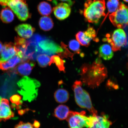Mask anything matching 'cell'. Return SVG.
I'll return each mask as SVG.
<instances>
[{
	"mask_svg": "<svg viewBox=\"0 0 128 128\" xmlns=\"http://www.w3.org/2000/svg\"><path fill=\"white\" fill-rule=\"evenodd\" d=\"M98 58L92 64H84L81 68V80L90 88L98 87L108 76L106 68Z\"/></svg>",
	"mask_w": 128,
	"mask_h": 128,
	"instance_id": "1",
	"label": "cell"
},
{
	"mask_svg": "<svg viewBox=\"0 0 128 128\" xmlns=\"http://www.w3.org/2000/svg\"><path fill=\"white\" fill-rule=\"evenodd\" d=\"M84 7V15L89 23L97 24L106 16L105 0H86Z\"/></svg>",
	"mask_w": 128,
	"mask_h": 128,
	"instance_id": "2",
	"label": "cell"
},
{
	"mask_svg": "<svg viewBox=\"0 0 128 128\" xmlns=\"http://www.w3.org/2000/svg\"><path fill=\"white\" fill-rule=\"evenodd\" d=\"M82 83L80 81L77 80L72 86L76 103L81 108L87 109L92 116H97V111L92 106L89 94L82 88Z\"/></svg>",
	"mask_w": 128,
	"mask_h": 128,
	"instance_id": "3",
	"label": "cell"
},
{
	"mask_svg": "<svg viewBox=\"0 0 128 128\" xmlns=\"http://www.w3.org/2000/svg\"><path fill=\"white\" fill-rule=\"evenodd\" d=\"M94 116L88 117L84 111L78 112L70 111L66 118L70 128H89L92 126Z\"/></svg>",
	"mask_w": 128,
	"mask_h": 128,
	"instance_id": "4",
	"label": "cell"
},
{
	"mask_svg": "<svg viewBox=\"0 0 128 128\" xmlns=\"http://www.w3.org/2000/svg\"><path fill=\"white\" fill-rule=\"evenodd\" d=\"M6 6L12 10L22 21H25L31 17L26 0H8Z\"/></svg>",
	"mask_w": 128,
	"mask_h": 128,
	"instance_id": "5",
	"label": "cell"
},
{
	"mask_svg": "<svg viewBox=\"0 0 128 128\" xmlns=\"http://www.w3.org/2000/svg\"><path fill=\"white\" fill-rule=\"evenodd\" d=\"M109 16L112 24L118 28L128 25V7L122 2H120L117 10Z\"/></svg>",
	"mask_w": 128,
	"mask_h": 128,
	"instance_id": "6",
	"label": "cell"
},
{
	"mask_svg": "<svg viewBox=\"0 0 128 128\" xmlns=\"http://www.w3.org/2000/svg\"><path fill=\"white\" fill-rule=\"evenodd\" d=\"M38 52L51 56L58 54L63 52L61 46H59L52 40L47 38H42L37 43Z\"/></svg>",
	"mask_w": 128,
	"mask_h": 128,
	"instance_id": "7",
	"label": "cell"
},
{
	"mask_svg": "<svg viewBox=\"0 0 128 128\" xmlns=\"http://www.w3.org/2000/svg\"><path fill=\"white\" fill-rule=\"evenodd\" d=\"M108 41L111 45L113 51L120 50L126 44V34L122 29L118 28L113 32L111 38H108Z\"/></svg>",
	"mask_w": 128,
	"mask_h": 128,
	"instance_id": "8",
	"label": "cell"
},
{
	"mask_svg": "<svg viewBox=\"0 0 128 128\" xmlns=\"http://www.w3.org/2000/svg\"><path fill=\"white\" fill-rule=\"evenodd\" d=\"M96 32L93 27L89 26L87 30L84 32L79 31L76 35L77 40L82 46L88 47L91 41L95 39Z\"/></svg>",
	"mask_w": 128,
	"mask_h": 128,
	"instance_id": "9",
	"label": "cell"
},
{
	"mask_svg": "<svg viewBox=\"0 0 128 128\" xmlns=\"http://www.w3.org/2000/svg\"><path fill=\"white\" fill-rule=\"evenodd\" d=\"M69 4L65 2L59 3L53 9L54 15L60 20L68 18L71 14V9Z\"/></svg>",
	"mask_w": 128,
	"mask_h": 128,
	"instance_id": "10",
	"label": "cell"
},
{
	"mask_svg": "<svg viewBox=\"0 0 128 128\" xmlns=\"http://www.w3.org/2000/svg\"><path fill=\"white\" fill-rule=\"evenodd\" d=\"M14 114L11 110L9 100L0 96V122L13 118Z\"/></svg>",
	"mask_w": 128,
	"mask_h": 128,
	"instance_id": "11",
	"label": "cell"
},
{
	"mask_svg": "<svg viewBox=\"0 0 128 128\" xmlns=\"http://www.w3.org/2000/svg\"><path fill=\"white\" fill-rule=\"evenodd\" d=\"M36 63L31 60H28L21 62V63L14 68L13 71L21 76L30 75Z\"/></svg>",
	"mask_w": 128,
	"mask_h": 128,
	"instance_id": "12",
	"label": "cell"
},
{
	"mask_svg": "<svg viewBox=\"0 0 128 128\" xmlns=\"http://www.w3.org/2000/svg\"><path fill=\"white\" fill-rule=\"evenodd\" d=\"M0 62L7 61L17 54L15 44L12 42L5 43L1 52Z\"/></svg>",
	"mask_w": 128,
	"mask_h": 128,
	"instance_id": "13",
	"label": "cell"
},
{
	"mask_svg": "<svg viewBox=\"0 0 128 128\" xmlns=\"http://www.w3.org/2000/svg\"><path fill=\"white\" fill-rule=\"evenodd\" d=\"M15 46L17 50V54L22 58V62L28 60L26 53L28 46V41L18 36L15 38Z\"/></svg>",
	"mask_w": 128,
	"mask_h": 128,
	"instance_id": "14",
	"label": "cell"
},
{
	"mask_svg": "<svg viewBox=\"0 0 128 128\" xmlns=\"http://www.w3.org/2000/svg\"><path fill=\"white\" fill-rule=\"evenodd\" d=\"M15 31L19 36L25 38H31L35 31V28L28 24L19 25L15 28Z\"/></svg>",
	"mask_w": 128,
	"mask_h": 128,
	"instance_id": "15",
	"label": "cell"
},
{
	"mask_svg": "<svg viewBox=\"0 0 128 128\" xmlns=\"http://www.w3.org/2000/svg\"><path fill=\"white\" fill-rule=\"evenodd\" d=\"M112 124L108 116L104 114L102 116H95L92 125L89 128H109Z\"/></svg>",
	"mask_w": 128,
	"mask_h": 128,
	"instance_id": "16",
	"label": "cell"
},
{
	"mask_svg": "<svg viewBox=\"0 0 128 128\" xmlns=\"http://www.w3.org/2000/svg\"><path fill=\"white\" fill-rule=\"evenodd\" d=\"M22 62V59L17 54L7 61L0 62V70L3 71H7L14 68L18 64Z\"/></svg>",
	"mask_w": 128,
	"mask_h": 128,
	"instance_id": "17",
	"label": "cell"
},
{
	"mask_svg": "<svg viewBox=\"0 0 128 128\" xmlns=\"http://www.w3.org/2000/svg\"><path fill=\"white\" fill-rule=\"evenodd\" d=\"M100 56L104 60H109L113 56L114 53L112 47L109 44H104L100 46L99 49Z\"/></svg>",
	"mask_w": 128,
	"mask_h": 128,
	"instance_id": "18",
	"label": "cell"
},
{
	"mask_svg": "<svg viewBox=\"0 0 128 128\" xmlns=\"http://www.w3.org/2000/svg\"><path fill=\"white\" fill-rule=\"evenodd\" d=\"M39 24L41 29L45 31H49L52 30L54 26L52 19L48 16L41 18Z\"/></svg>",
	"mask_w": 128,
	"mask_h": 128,
	"instance_id": "19",
	"label": "cell"
},
{
	"mask_svg": "<svg viewBox=\"0 0 128 128\" xmlns=\"http://www.w3.org/2000/svg\"><path fill=\"white\" fill-rule=\"evenodd\" d=\"M69 108L66 105H60L55 108L54 116L60 120L66 119L69 112Z\"/></svg>",
	"mask_w": 128,
	"mask_h": 128,
	"instance_id": "20",
	"label": "cell"
},
{
	"mask_svg": "<svg viewBox=\"0 0 128 128\" xmlns=\"http://www.w3.org/2000/svg\"><path fill=\"white\" fill-rule=\"evenodd\" d=\"M54 98L56 101L58 103H64L68 102L69 98V94L65 89H60L54 94Z\"/></svg>",
	"mask_w": 128,
	"mask_h": 128,
	"instance_id": "21",
	"label": "cell"
},
{
	"mask_svg": "<svg viewBox=\"0 0 128 128\" xmlns=\"http://www.w3.org/2000/svg\"><path fill=\"white\" fill-rule=\"evenodd\" d=\"M14 17L12 11L9 8H4L0 13V18L5 23H9L12 22L14 20Z\"/></svg>",
	"mask_w": 128,
	"mask_h": 128,
	"instance_id": "22",
	"label": "cell"
},
{
	"mask_svg": "<svg viewBox=\"0 0 128 128\" xmlns=\"http://www.w3.org/2000/svg\"><path fill=\"white\" fill-rule=\"evenodd\" d=\"M38 9L40 14L44 16L50 15L52 11L50 4L45 1L40 2L38 6Z\"/></svg>",
	"mask_w": 128,
	"mask_h": 128,
	"instance_id": "23",
	"label": "cell"
},
{
	"mask_svg": "<svg viewBox=\"0 0 128 128\" xmlns=\"http://www.w3.org/2000/svg\"><path fill=\"white\" fill-rule=\"evenodd\" d=\"M55 63L58 68L59 71L65 72L64 60L60 58V56L57 55H53L51 57L50 61L49 62V66L52 64Z\"/></svg>",
	"mask_w": 128,
	"mask_h": 128,
	"instance_id": "24",
	"label": "cell"
},
{
	"mask_svg": "<svg viewBox=\"0 0 128 128\" xmlns=\"http://www.w3.org/2000/svg\"><path fill=\"white\" fill-rule=\"evenodd\" d=\"M36 60L38 64L42 68H45L49 65L50 58L46 54H40L37 56Z\"/></svg>",
	"mask_w": 128,
	"mask_h": 128,
	"instance_id": "25",
	"label": "cell"
},
{
	"mask_svg": "<svg viewBox=\"0 0 128 128\" xmlns=\"http://www.w3.org/2000/svg\"><path fill=\"white\" fill-rule=\"evenodd\" d=\"M120 3L119 0H108L106 5L108 13L107 15L116 12L119 7Z\"/></svg>",
	"mask_w": 128,
	"mask_h": 128,
	"instance_id": "26",
	"label": "cell"
},
{
	"mask_svg": "<svg viewBox=\"0 0 128 128\" xmlns=\"http://www.w3.org/2000/svg\"><path fill=\"white\" fill-rule=\"evenodd\" d=\"M61 46L63 49V52L58 54L62 58H70L73 60L74 54L68 50L67 48V46L63 42L61 43Z\"/></svg>",
	"mask_w": 128,
	"mask_h": 128,
	"instance_id": "27",
	"label": "cell"
},
{
	"mask_svg": "<svg viewBox=\"0 0 128 128\" xmlns=\"http://www.w3.org/2000/svg\"><path fill=\"white\" fill-rule=\"evenodd\" d=\"M69 47L75 54H81L80 43L76 40H70L69 42Z\"/></svg>",
	"mask_w": 128,
	"mask_h": 128,
	"instance_id": "28",
	"label": "cell"
},
{
	"mask_svg": "<svg viewBox=\"0 0 128 128\" xmlns=\"http://www.w3.org/2000/svg\"><path fill=\"white\" fill-rule=\"evenodd\" d=\"M21 97L20 96L16 94L13 95L10 97V100L14 104L18 105L22 104V102L21 101Z\"/></svg>",
	"mask_w": 128,
	"mask_h": 128,
	"instance_id": "29",
	"label": "cell"
},
{
	"mask_svg": "<svg viewBox=\"0 0 128 128\" xmlns=\"http://www.w3.org/2000/svg\"><path fill=\"white\" fill-rule=\"evenodd\" d=\"M33 125L29 122L25 123L20 121L15 126L14 128H34Z\"/></svg>",
	"mask_w": 128,
	"mask_h": 128,
	"instance_id": "30",
	"label": "cell"
},
{
	"mask_svg": "<svg viewBox=\"0 0 128 128\" xmlns=\"http://www.w3.org/2000/svg\"><path fill=\"white\" fill-rule=\"evenodd\" d=\"M33 126L36 128H39L40 126V124L38 121H35L33 124Z\"/></svg>",
	"mask_w": 128,
	"mask_h": 128,
	"instance_id": "31",
	"label": "cell"
},
{
	"mask_svg": "<svg viewBox=\"0 0 128 128\" xmlns=\"http://www.w3.org/2000/svg\"><path fill=\"white\" fill-rule=\"evenodd\" d=\"M8 0H0V4L3 6H4Z\"/></svg>",
	"mask_w": 128,
	"mask_h": 128,
	"instance_id": "32",
	"label": "cell"
},
{
	"mask_svg": "<svg viewBox=\"0 0 128 128\" xmlns=\"http://www.w3.org/2000/svg\"><path fill=\"white\" fill-rule=\"evenodd\" d=\"M60 0L68 2V4H69L70 6L72 5L73 4V2H72L71 0Z\"/></svg>",
	"mask_w": 128,
	"mask_h": 128,
	"instance_id": "33",
	"label": "cell"
},
{
	"mask_svg": "<svg viewBox=\"0 0 128 128\" xmlns=\"http://www.w3.org/2000/svg\"><path fill=\"white\" fill-rule=\"evenodd\" d=\"M3 45L2 43L0 41V53L1 52L3 48Z\"/></svg>",
	"mask_w": 128,
	"mask_h": 128,
	"instance_id": "34",
	"label": "cell"
},
{
	"mask_svg": "<svg viewBox=\"0 0 128 128\" xmlns=\"http://www.w3.org/2000/svg\"><path fill=\"white\" fill-rule=\"evenodd\" d=\"M124 0L125 2H128V0Z\"/></svg>",
	"mask_w": 128,
	"mask_h": 128,
	"instance_id": "35",
	"label": "cell"
},
{
	"mask_svg": "<svg viewBox=\"0 0 128 128\" xmlns=\"http://www.w3.org/2000/svg\"><path fill=\"white\" fill-rule=\"evenodd\" d=\"M127 65H128V66H128V63Z\"/></svg>",
	"mask_w": 128,
	"mask_h": 128,
	"instance_id": "36",
	"label": "cell"
}]
</instances>
